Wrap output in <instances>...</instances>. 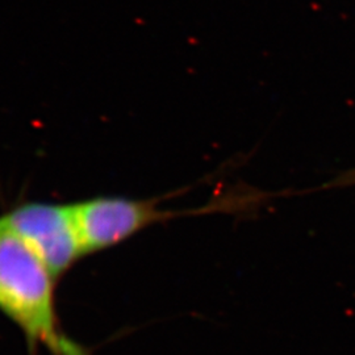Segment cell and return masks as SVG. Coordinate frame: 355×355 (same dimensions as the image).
Segmentation results:
<instances>
[{
	"label": "cell",
	"instance_id": "cell-4",
	"mask_svg": "<svg viewBox=\"0 0 355 355\" xmlns=\"http://www.w3.org/2000/svg\"><path fill=\"white\" fill-rule=\"evenodd\" d=\"M352 186V184H355V170L353 171H349L347 174H345L343 177L338 178V179H336L334 182H331V184L330 186H333V187H345V186Z\"/></svg>",
	"mask_w": 355,
	"mask_h": 355
},
{
	"label": "cell",
	"instance_id": "cell-2",
	"mask_svg": "<svg viewBox=\"0 0 355 355\" xmlns=\"http://www.w3.org/2000/svg\"><path fill=\"white\" fill-rule=\"evenodd\" d=\"M58 278L85 255L73 205L26 203L0 218Z\"/></svg>",
	"mask_w": 355,
	"mask_h": 355
},
{
	"label": "cell",
	"instance_id": "cell-3",
	"mask_svg": "<svg viewBox=\"0 0 355 355\" xmlns=\"http://www.w3.org/2000/svg\"><path fill=\"white\" fill-rule=\"evenodd\" d=\"M157 203L158 199L98 196L73 204L85 255L112 248L153 224L177 215L158 209Z\"/></svg>",
	"mask_w": 355,
	"mask_h": 355
},
{
	"label": "cell",
	"instance_id": "cell-1",
	"mask_svg": "<svg viewBox=\"0 0 355 355\" xmlns=\"http://www.w3.org/2000/svg\"><path fill=\"white\" fill-rule=\"evenodd\" d=\"M54 282L46 265L0 221V311L29 343L55 355H86L60 329Z\"/></svg>",
	"mask_w": 355,
	"mask_h": 355
}]
</instances>
